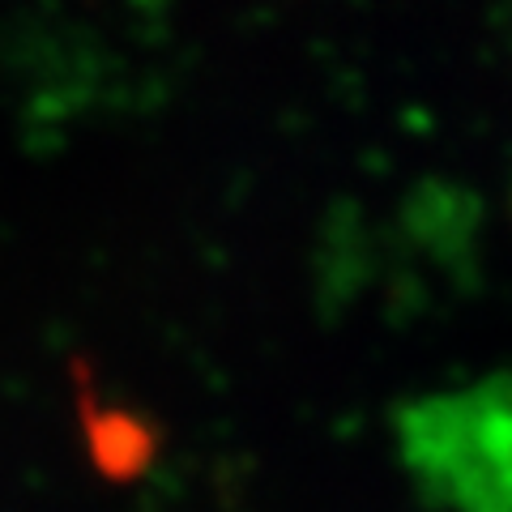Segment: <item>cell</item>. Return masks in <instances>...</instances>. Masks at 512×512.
I'll list each match as a JSON object with an SVG mask.
<instances>
[{"mask_svg": "<svg viewBox=\"0 0 512 512\" xmlns=\"http://www.w3.org/2000/svg\"><path fill=\"white\" fill-rule=\"evenodd\" d=\"M402 457L444 512H512V376L414 402L402 414Z\"/></svg>", "mask_w": 512, "mask_h": 512, "instance_id": "6da1fadb", "label": "cell"}]
</instances>
